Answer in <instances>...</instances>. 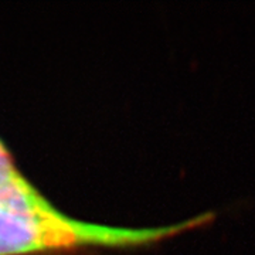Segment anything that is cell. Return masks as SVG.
I'll use <instances>...</instances> for the list:
<instances>
[{
    "instance_id": "obj_1",
    "label": "cell",
    "mask_w": 255,
    "mask_h": 255,
    "mask_svg": "<svg viewBox=\"0 0 255 255\" xmlns=\"http://www.w3.org/2000/svg\"><path fill=\"white\" fill-rule=\"evenodd\" d=\"M216 219V211H204L169 226L127 228L77 221L63 213L23 216L0 210V255L34 254L77 247H150L184 233L207 228Z\"/></svg>"
},
{
    "instance_id": "obj_2",
    "label": "cell",
    "mask_w": 255,
    "mask_h": 255,
    "mask_svg": "<svg viewBox=\"0 0 255 255\" xmlns=\"http://www.w3.org/2000/svg\"><path fill=\"white\" fill-rule=\"evenodd\" d=\"M21 174L16 169V166L13 163V159L10 156L9 150L6 149V146L0 142V184L14 180L20 177Z\"/></svg>"
}]
</instances>
